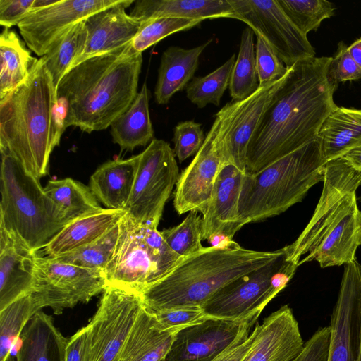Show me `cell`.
Masks as SVG:
<instances>
[{"mask_svg": "<svg viewBox=\"0 0 361 361\" xmlns=\"http://www.w3.org/2000/svg\"><path fill=\"white\" fill-rule=\"evenodd\" d=\"M331 57L314 56L288 70L256 132L246 156V173H255L317 137L337 107V89L328 78Z\"/></svg>", "mask_w": 361, "mask_h": 361, "instance_id": "obj_1", "label": "cell"}, {"mask_svg": "<svg viewBox=\"0 0 361 361\" xmlns=\"http://www.w3.org/2000/svg\"><path fill=\"white\" fill-rule=\"evenodd\" d=\"M142 54L130 42L70 70L56 89L57 118L63 130L75 126L91 133L111 126L138 93Z\"/></svg>", "mask_w": 361, "mask_h": 361, "instance_id": "obj_2", "label": "cell"}, {"mask_svg": "<svg viewBox=\"0 0 361 361\" xmlns=\"http://www.w3.org/2000/svg\"><path fill=\"white\" fill-rule=\"evenodd\" d=\"M323 182L310 221L285 247L288 260L298 266L312 260L322 268L347 264L356 259L361 245V212L356 198L361 172L340 157L326 164Z\"/></svg>", "mask_w": 361, "mask_h": 361, "instance_id": "obj_3", "label": "cell"}, {"mask_svg": "<svg viewBox=\"0 0 361 361\" xmlns=\"http://www.w3.org/2000/svg\"><path fill=\"white\" fill-rule=\"evenodd\" d=\"M57 107L43 56L34 63L27 80L0 100V149L39 180L48 174L51 154L63 133Z\"/></svg>", "mask_w": 361, "mask_h": 361, "instance_id": "obj_4", "label": "cell"}, {"mask_svg": "<svg viewBox=\"0 0 361 361\" xmlns=\"http://www.w3.org/2000/svg\"><path fill=\"white\" fill-rule=\"evenodd\" d=\"M245 249L231 240L204 247L182 258L164 276L140 295L152 312L184 306H202L233 280L271 261L283 253Z\"/></svg>", "mask_w": 361, "mask_h": 361, "instance_id": "obj_5", "label": "cell"}, {"mask_svg": "<svg viewBox=\"0 0 361 361\" xmlns=\"http://www.w3.org/2000/svg\"><path fill=\"white\" fill-rule=\"evenodd\" d=\"M326 163L318 137L255 173H245L239 198L243 226L279 215L323 181Z\"/></svg>", "mask_w": 361, "mask_h": 361, "instance_id": "obj_6", "label": "cell"}, {"mask_svg": "<svg viewBox=\"0 0 361 361\" xmlns=\"http://www.w3.org/2000/svg\"><path fill=\"white\" fill-rule=\"evenodd\" d=\"M0 151V226L37 253L66 224L39 180L6 150Z\"/></svg>", "mask_w": 361, "mask_h": 361, "instance_id": "obj_7", "label": "cell"}, {"mask_svg": "<svg viewBox=\"0 0 361 361\" xmlns=\"http://www.w3.org/2000/svg\"><path fill=\"white\" fill-rule=\"evenodd\" d=\"M182 259L171 250L157 228L135 222L126 213L114 253L103 271L107 286L140 294Z\"/></svg>", "mask_w": 361, "mask_h": 361, "instance_id": "obj_8", "label": "cell"}, {"mask_svg": "<svg viewBox=\"0 0 361 361\" xmlns=\"http://www.w3.org/2000/svg\"><path fill=\"white\" fill-rule=\"evenodd\" d=\"M281 255L219 290L202 306L207 317L245 322L257 319L293 276L298 265Z\"/></svg>", "mask_w": 361, "mask_h": 361, "instance_id": "obj_9", "label": "cell"}, {"mask_svg": "<svg viewBox=\"0 0 361 361\" xmlns=\"http://www.w3.org/2000/svg\"><path fill=\"white\" fill-rule=\"evenodd\" d=\"M140 154L132 192L125 211L135 222L157 228L164 208L179 178L174 151L153 139Z\"/></svg>", "mask_w": 361, "mask_h": 361, "instance_id": "obj_10", "label": "cell"}, {"mask_svg": "<svg viewBox=\"0 0 361 361\" xmlns=\"http://www.w3.org/2000/svg\"><path fill=\"white\" fill-rule=\"evenodd\" d=\"M106 286L102 271L59 262L37 253L34 257L30 293L36 312L51 307L55 314H60L78 303L87 302Z\"/></svg>", "mask_w": 361, "mask_h": 361, "instance_id": "obj_11", "label": "cell"}, {"mask_svg": "<svg viewBox=\"0 0 361 361\" xmlns=\"http://www.w3.org/2000/svg\"><path fill=\"white\" fill-rule=\"evenodd\" d=\"M143 302L139 293L107 286L88 326V361H118Z\"/></svg>", "mask_w": 361, "mask_h": 361, "instance_id": "obj_12", "label": "cell"}, {"mask_svg": "<svg viewBox=\"0 0 361 361\" xmlns=\"http://www.w3.org/2000/svg\"><path fill=\"white\" fill-rule=\"evenodd\" d=\"M286 74L264 87H259L244 99L227 103L215 114L213 124L224 163H231L246 173L250 141Z\"/></svg>", "mask_w": 361, "mask_h": 361, "instance_id": "obj_13", "label": "cell"}, {"mask_svg": "<svg viewBox=\"0 0 361 361\" xmlns=\"http://www.w3.org/2000/svg\"><path fill=\"white\" fill-rule=\"evenodd\" d=\"M233 18L245 23L260 35L286 67L315 56L307 35L285 13L277 0H228Z\"/></svg>", "mask_w": 361, "mask_h": 361, "instance_id": "obj_14", "label": "cell"}, {"mask_svg": "<svg viewBox=\"0 0 361 361\" xmlns=\"http://www.w3.org/2000/svg\"><path fill=\"white\" fill-rule=\"evenodd\" d=\"M123 1L58 0L44 8L30 12L18 27L30 49L42 57L73 25Z\"/></svg>", "mask_w": 361, "mask_h": 361, "instance_id": "obj_15", "label": "cell"}, {"mask_svg": "<svg viewBox=\"0 0 361 361\" xmlns=\"http://www.w3.org/2000/svg\"><path fill=\"white\" fill-rule=\"evenodd\" d=\"M328 361H358L361 337V266L345 264L331 316Z\"/></svg>", "mask_w": 361, "mask_h": 361, "instance_id": "obj_16", "label": "cell"}, {"mask_svg": "<svg viewBox=\"0 0 361 361\" xmlns=\"http://www.w3.org/2000/svg\"><path fill=\"white\" fill-rule=\"evenodd\" d=\"M223 157L212 123L204 142L190 164L181 172L176 185L173 205L179 214L205 211Z\"/></svg>", "mask_w": 361, "mask_h": 361, "instance_id": "obj_17", "label": "cell"}, {"mask_svg": "<svg viewBox=\"0 0 361 361\" xmlns=\"http://www.w3.org/2000/svg\"><path fill=\"white\" fill-rule=\"evenodd\" d=\"M245 173L231 163H224L216 177L205 211L202 213V239L224 238L231 241L243 226L239 198Z\"/></svg>", "mask_w": 361, "mask_h": 361, "instance_id": "obj_18", "label": "cell"}, {"mask_svg": "<svg viewBox=\"0 0 361 361\" xmlns=\"http://www.w3.org/2000/svg\"><path fill=\"white\" fill-rule=\"evenodd\" d=\"M133 3L134 0H124L84 20L85 42L69 71L87 59L114 51L132 42L142 25L126 12V8Z\"/></svg>", "mask_w": 361, "mask_h": 361, "instance_id": "obj_19", "label": "cell"}, {"mask_svg": "<svg viewBox=\"0 0 361 361\" xmlns=\"http://www.w3.org/2000/svg\"><path fill=\"white\" fill-rule=\"evenodd\" d=\"M248 321L209 318L182 329L164 361H212L233 343Z\"/></svg>", "mask_w": 361, "mask_h": 361, "instance_id": "obj_20", "label": "cell"}, {"mask_svg": "<svg viewBox=\"0 0 361 361\" xmlns=\"http://www.w3.org/2000/svg\"><path fill=\"white\" fill-rule=\"evenodd\" d=\"M253 330L252 343L243 361H291L304 348L298 323L288 305L272 312Z\"/></svg>", "mask_w": 361, "mask_h": 361, "instance_id": "obj_21", "label": "cell"}, {"mask_svg": "<svg viewBox=\"0 0 361 361\" xmlns=\"http://www.w3.org/2000/svg\"><path fill=\"white\" fill-rule=\"evenodd\" d=\"M36 254L0 226V311L30 292Z\"/></svg>", "mask_w": 361, "mask_h": 361, "instance_id": "obj_22", "label": "cell"}, {"mask_svg": "<svg viewBox=\"0 0 361 361\" xmlns=\"http://www.w3.org/2000/svg\"><path fill=\"white\" fill-rule=\"evenodd\" d=\"M178 332L164 327L155 314L143 306L123 347L120 359L163 361Z\"/></svg>", "mask_w": 361, "mask_h": 361, "instance_id": "obj_23", "label": "cell"}, {"mask_svg": "<svg viewBox=\"0 0 361 361\" xmlns=\"http://www.w3.org/2000/svg\"><path fill=\"white\" fill-rule=\"evenodd\" d=\"M125 210L102 208L66 224L43 248L47 257H55L87 245L118 224Z\"/></svg>", "mask_w": 361, "mask_h": 361, "instance_id": "obj_24", "label": "cell"}, {"mask_svg": "<svg viewBox=\"0 0 361 361\" xmlns=\"http://www.w3.org/2000/svg\"><path fill=\"white\" fill-rule=\"evenodd\" d=\"M140 154L116 158L102 164L91 176V190L106 208L125 210L130 199Z\"/></svg>", "mask_w": 361, "mask_h": 361, "instance_id": "obj_25", "label": "cell"}, {"mask_svg": "<svg viewBox=\"0 0 361 361\" xmlns=\"http://www.w3.org/2000/svg\"><path fill=\"white\" fill-rule=\"evenodd\" d=\"M228 0H138L130 16L142 23L149 19L175 17L197 20L231 18Z\"/></svg>", "mask_w": 361, "mask_h": 361, "instance_id": "obj_26", "label": "cell"}, {"mask_svg": "<svg viewBox=\"0 0 361 361\" xmlns=\"http://www.w3.org/2000/svg\"><path fill=\"white\" fill-rule=\"evenodd\" d=\"M211 42L188 49L171 46L163 52L154 90L157 104L169 103L176 92L187 87L197 69L201 54Z\"/></svg>", "mask_w": 361, "mask_h": 361, "instance_id": "obj_27", "label": "cell"}, {"mask_svg": "<svg viewBox=\"0 0 361 361\" xmlns=\"http://www.w3.org/2000/svg\"><path fill=\"white\" fill-rule=\"evenodd\" d=\"M20 336L23 344L16 361H66L69 339L44 312L39 311L30 319Z\"/></svg>", "mask_w": 361, "mask_h": 361, "instance_id": "obj_28", "label": "cell"}, {"mask_svg": "<svg viewBox=\"0 0 361 361\" xmlns=\"http://www.w3.org/2000/svg\"><path fill=\"white\" fill-rule=\"evenodd\" d=\"M317 137L326 164L342 157L361 142V109L337 106L322 123Z\"/></svg>", "mask_w": 361, "mask_h": 361, "instance_id": "obj_29", "label": "cell"}, {"mask_svg": "<svg viewBox=\"0 0 361 361\" xmlns=\"http://www.w3.org/2000/svg\"><path fill=\"white\" fill-rule=\"evenodd\" d=\"M113 142L122 150L133 151L146 146L154 138L149 111V91L146 83L128 109L111 125Z\"/></svg>", "mask_w": 361, "mask_h": 361, "instance_id": "obj_30", "label": "cell"}, {"mask_svg": "<svg viewBox=\"0 0 361 361\" xmlns=\"http://www.w3.org/2000/svg\"><path fill=\"white\" fill-rule=\"evenodd\" d=\"M44 190L66 224L102 208L89 186L71 178L49 180Z\"/></svg>", "mask_w": 361, "mask_h": 361, "instance_id": "obj_31", "label": "cell"}, {"mask_svg": "<svg viewBox=\"0 0 361 361\" xmlns=\"http://www.w3.org/2000/svg\"><path fill=\"white\" fill-rule=\"evenodd\" d=\"M0 100L23 83L37 61L31 56L19 37L4 28L0 35Z\"/></svg>", "mask_w": 361, "mask_h": 361, "instance_id": "obj_32", "label": "cell"}, {"mask_svg": "<svg viewBox=\"0 0 361 361\" xmlns=\"http://www.w3.org/2000/svg\"><path fill=\"white\" fill-rule=\"evenodd\" d=\"M254 34L253 30L247 27L241 35L239 52L228 85L233 101L244 99L259 88Z\"/></svg>", "mask_w": 361, "mask_h": 361, "instance_id": "obj_33", "label": "cell"}, {"mask_svg": "<svg viewBox=\"0 0 361 361\" xmlns=\"http://www.w3.org/2000/svg\"><path fill=\"white\" fill-rule=\"evenodd\" d=\"M85 39L84 20L68 29L43 56L54 87L68 72Z\"/></svg>", "mask_w": 361, "mask_h": 361, "instance_id": "obj_34", "label": "cell"}, {"mask_svg": "<svg viewBox=\"0 0 361 361\" xmlns=\"http://www.w3.org/2000/svg\"><path fill=\"white\" fill-rule=\"evenodd\" d=\"M119 233L120 222L96 240L51 258L59 262L103 272L114 253Z\"/></svg>", "mask_w": 361, "mask_h": 361, "instance_id": "obj_35", "label": "cell"}, {"mask_svg": "<svg viewBox=\"0 0 361 361\" xmlns=\"http://www.w3.org/2000/svg\"><path fill=\"white\" fill-rule=\"evenodd\" d=\"M236 60L233 54L223 65L203 77H195L186 87L188 99L199 108L209 104L219 106L221 99L228 87Z\"/></svg>", "mask_w": 361, "mask_h": 361, "instance_id": "obj_36", "label": "cell"}, {"mask_svg": "<svg viewBox=\"0 0 361 361\" xmlns=\"http://www.w3.org/2000/svg\"><path fill=\"white\" fill-rule=\"evenodd\" d=\"M36 313L32 295L27 293L0 311V361H6L13 341Z\"/></svg>", "mask_w": 361, "mask_h": 361, "instance_id": "obj_37", "label": "cell"}, {"mask_svg": "<svg viewBox=\"0 0 361 361\" xmlns=\"http://www.w3.org/2000/svg\"><path fill=\"white\" fill-rule=\"evenodd\" d=\"M298 30L304 35L317 30L322 22L334 15L335 6L326 0H277Z\"/></svg>", "mask_w": 361, "mask_h": 361, "instance_id": "obj_38", "label": "cell"}, {"mask_svg": "<svg viewBox=\"0 0 361 361\" xmlns=\"http://www.w3.org/2000/svg\"><path fill=\"white\" fill-rule=\"evenodd\" d=\"M160 232L171 250L182 258L204 248L202 218L197 211L190 212L180 224Z\"/></svg>", "mask_w": 361, "mask_h": 361, "instance_id": "obj_39", "label": "cell"}, {"mask_svg": "<svg viewBox=\"0 0 361 361\" xmlns=\"http://www.w3.org/2000/svg\"><path fill=\"white\" fill-rule=\"evenodd\" d=\"M202 20L175 17L149 19L142 23L140 30L131 42L133 48L142 53L164 37L177 32L188 30L199 25Z\"/></svg>", "mask_w": 361, "mask_h": 361, "instance_id": "obj_40", "label": "cell"}, {"mask_svg": "<svg viewBox=\"0 0 361 361\" xmlns=\"http://www.w3.org/2000/svg\"><path fill=\"white\" fill-rule=\"evenodd\" d=\"M256 36L255 60L259 87H264L285 75L288 68L269 44L260 35Z\"/></svg>", "mask_w": 361, "mask_h": 361, "instance_id": "obj_41", "label": "cell"}, {"mask_svg": "<svg viewBox=\"0 0 361 361\" xmlns=\"http://www.w3.org/2000/svg\"><path fill=\"white\" fill-rule=\"evenodd\" d=\"M205 140L201 124L193 120L178 123L173 130L174 154L180 162L196 154Z\"/></svg>", "mask_w": 361, "mask_h": 361, "instance_id": "obj_42", "label": "cell"}, {"mask_svg": "<svg viewBox=\"0 0 361 361\" xmlns=\"http://www.w3.org/2000/svg\"><path fill=\"white\" fill-rule=\"evenodd\" d=\"M166 329L180 331L209 319L201 306H184L153 312Z\"/></svg>", "mask_w": 361, "mask_h": 361, "instance_id": "obj_43", "label": "cell"}, {"mask_svg": "<svg viewBox=\"0 0 361 361\" xmlns=\"http://www.w3.org/2000/svg\"><path fill=\"white\" fill-rule=\"evenodd\" d=\"M330 82L338 86V83L361 80V69L351 57L348 46L341 41L338 44L336 52L328 68Z\"/></svg>", "mask_w": 361, "mask_h": 361, "instance_id": "obj_44", "label": "cell"}, {"mask_svg": "<svg viewBox=\"0 0 361 361\" xmlns=\"http://www.w3.org/2000/svg\"><path fill=\"white\" fill-rule=\"evenodd\" d=\"M330 326L319 328L305 343L301 353L291 361H328Z\"/></svg>", "mask_w": 361, "mask_h": 361, "instance_id": "obj_45", "label": "cell"}, {"mask_svg": "<svg viewBox=\"0 0 361 361\" xmlns=\"http://www.w3.org/2000/svg\"><path fill=\"white\" fill-rule=\"evenodd\" d=\"M256 321L246 322L233 343L212 361H243L252 343Z\"/></svg>", "mask_w": 361, "mask_h": 361, "instance_id": "obj_46", "label": "cell"}, {"mask_svg": "<svg viewBox=\"0 0 361 361\" xmlns=\"http://www.w3.org/2000/svg\"><path fill=\"white\" fill-rule=\"evenodd\" d=\"M35 0H0V24L10 29L31 11Z\"/></svg>", "mask_w": 361, "mask_h": 361, "instance_id": "obj_47", "label": "cell"}, {"mask_svg": "<svg viewBox=\"0 0 361 361\" xmlns=\"http://www.w3.org/2000/svg\"><path fill=\"white\" fill-rule=\"evenodd\" d=\"M89 337L87 325L78 331L68 341L66 361H88Z\"/></svg>", "mask_w": 361, "mask_h": 361, "instance_id": "obj_48", "label": "cell"}, {"mask_svg": "<svg viewBox=\"0 0 361 361\" xmlns=\"http://www.w3.org/2000/svg\"><path fill=\"white\" fill-rule=\"evenodd\" d=\"M342 158L354 169L361 172V142L345 154Z\"/></svg>", "mask_w": 361, "mask_h": 361, "instance_id": "obj_49", "label": "cell"}, {"mask_svg": "<svg viewBox=\"0 0 361 361\" xmlns=\"http://www.w3.org/2000/svg\"><path fill=\"white\" fill-rule=\"evenodd\" d=\"M348 50L353 59L361 69V37L348 46Z\"/></svg>", "mask_w": 361, "mask_h": 361, "instance_id": "obj_50", "label": "cell"}, {"mask_svg": "<svg viewBox=\"0 0 361 361\" xmlns=\"http://www.w3.org/2000/svg\"><path fill=\"white\" fill-rule=\"evenodd\" d=\"M57 1L58 0H35L30 12L44 8L55 4Z\"/></svg>", "mask_w": 361, "mask_h": 361, "instance_id": "obj_51", "label": "cell"}, {"mask_svg": "<svg viewBox=\"0 0 361 361\" xmlns=\"http://www.w3.org/2000/svg\"><path fill=\"white\" fill-rule=\"evenodd\" d=\"M358 361H361V337H360V349H359Z\"/></svg>", "mask_w": 361, "mask_h": 361, "instance_id": "obj_52", "label": "cell"}, {"mask_svg": "<svg viewBox=\"0 0 361 361\" xmlns=\"http://www.w3.org/2000/svg\"><path fill=\"white\" fill-rule=\"evenodd\" d=\"M118 361H121V360L120 359Z\"/></svg>", "mask_w": 361, "mask_h": 361, "instance_id": "obj_53", "label": "cell"}, {"mask_svg": "<svg viewBox=\"0 0 361 361\" xmlns=\"http://www.w3.org/2000/svg\"><path fill=\"white\" fill-rule=\"evenodd\" d=\"M164 361V360H163Z\"/></svg>", "mask_w": 361, "mask_h": 361, "instance_id": "obj_54", "label": "cell"}]
</instances>
